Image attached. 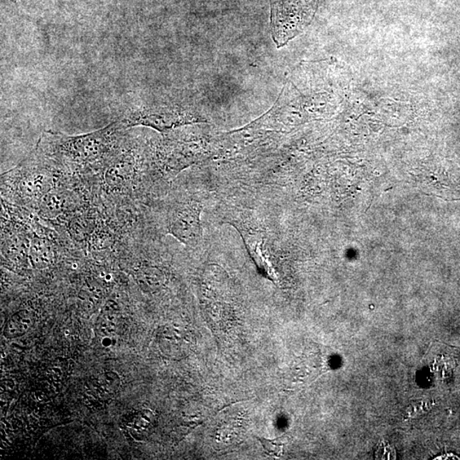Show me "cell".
I'll list each match as a JSON object with an SVG mask.
<instances>
[{
    "label": "cell",
    "mask_w": 460,
    "mask_h": 460,
    "mask_svg": "<svg viewBox=\"0 0 460 460\" xmlns=\"http://www.w3.org/2000/svg\"><path fill=\"white\" fill-rule=\"evenodd\" d=\"M31 258L34 266L45 268L51 262V253L46 244L41 241H36L31 249Z\"/></svg>",
    "instance_id": "8992f818"
},
{
    "label": "cell",
    "mask_w": 460,
    "mask_h": 460,
    "mask_svg": "<svg viewBox=\"0 0 460 460\" xmlns=\"http://www.w3.org/2000/svg\"><path fill=\"white\" fill-rule=\"evenodd\" d=\"M119 121L126 128L146 126L166 134L175 128L206 122V119L192 104L168 99L130 106Z\"/></svg>",
    "instance_id": "7a4b0ae2"
},
{
    "label": "cell",
    "mask_w": 460,
    "mask_h": 460,
    "mask_svg": "<svg viewBox=\"0 0 460 460\" xmlns=\"http://www.w3.org/2000/svg\"><path fill=\"white\" fill-rule=\"evenodd\" d=\"M429 409H430V402L429 404L427 402H421L419 404H414L408 409V414L406 416L409 418H415L416 416L421 415L427 412Z\"/></svg>",
    "instance_id": "30bf717a"
},
{
    "label": "cell",
    "mask_w": 460,
    "mask_h": 460,
    "mask_svg": "<svg viewBox=\"0 0 460 460\" xmlns=\"http://www.w3.org/2000/svg\"><path fill=\"white\" fill-rule=\"evenodd\" d=\"M258 439L261 442V444H262L265 452L269 456L276 458L282 456L283 450H284V446L286 444L284 437L276 438V439L274 440H268L263 437H259Z\"/></svg>",
    "instance_id": "ba28073f"
},
{
    "label": "cell",
    "mask_w": 460,
    "mask_h": 460,
    "mask_svg": "<svg viewBox=\"0 0 460 460\" xmlns=\"http://www.w3.org/2000/svg\"><path fill=\"white\" fill-rule=\"evenodd\" d=\"M35 321L34 313L29 309H21L13 315L4 329V336L12 339L21 337L30 330Z\"/></svg>",
    "instance_id": "5b68a950"
},
{
    "label": "cell",
    "mask_w": 460,
    "mask_h": 460,
    "mask_svg": "<svg viewBox=\"0 0 460 460\" xmlns=\"http://www.w3.org/2000/svg\"><path fill=\"white\" fill-rule=\"evenodd\" d=\"M64 206L63 197L59 193H46L44 194L41 201L43 214L49 216H56L59 214Z\"/></svg>",
    "instance_id": "52a82bcc"
},
{
    "label": "cell",
    "mask_w": 460,
    "mask_h": 460,
    "mask_svg": "<svg viewBox=\"0 0 460 460\" xmlns=\"http://www.w3.org/2000/svg\"><path fill=\"white\" fill-rule=\"evenodd\" d=\"M200 202L184 203L174 211L168 224V234L183 244L196 247L202 241L201 211Z\"/></svg>",
    "instance_id": "3957f363"
},
{
    "label": "cell",
    "mask_w": 460,
    "mask_h": 460,
    "mask_svg": "<svg viewBox=\"0 0 460 460\" xmlns=\"http://www.w3.org/2000/svg\"><path fill=\"white\" fill-rule=\"evenodd\" d=\"M234 226L240 231L246 249L259 271L265 276L275 281V272L268 259L267 251H265L264 233L261 230L249 229L240 223H236Z\"/></svg>",
    "instance_id": "277c9868"
},
{
    "label": "cell",
    "mask_w": 460,
    "mask_h": 460,
    "mask_svg": "<svg viewBox=\"0 0 460 460\" xmlns=\"http://www.w3.org/2000/svg\"><path fill=\"white\" fill-rule=\"evenodd\" d=\"M126 128L119 121L104 129L76 136L46 134L41 149L59 160L86 166L109 161L121 145Z\"/></svg>",
    "instance_id": "6da1fadb"
},
{
    "label": "cell",
    "mask_w": 460,
    "mask_h": 460,
    "mask_svg": "<svg viewBox=\"0 0 460 460\" xmlns=\"http://www.w3.org/2000/svg\"><path fill=\"white\" fill-rule=\"evenodd\" d=\"M375 456L379 459H396V451L389 442H382L376 450Z\"/></svg>",
    "instance_id": "9c48e42d"
}]
</instances>
